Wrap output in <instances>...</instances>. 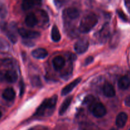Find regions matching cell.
I'll return each mask as SVG.
<instances>
[{"instance_id":"1","label":"cell","mask_w":130,"mask_h":130,"mask_svg":"<svg viewBox=\"0 0 130 130\" xmlns=\"http://www.w3.org/2000/svg\"><path fill=\"white\" fill-rule=\"evenodd\" d=\"M98 18L96 15L90 13L85 15L81 19L79 25V31L82 33H88L91 31L97 24Z\"/></svg>"},{"instance_id":"2","label":"cell","mask_w":130,"mask_h":130,"mask_svg":"<svg viewBox=\"0 0 130 130\" xmlns=\"http://www.w3.org/2000/svg\"><path fill=\"white\" fill-rule=\"evenodd\" d=\"M89 41L86 38H82L77 41L74 44V50L78 54L85 53L88 49Z\"/></svg>"},{"instance_id":"3","label":"cell","mask_w":130,"mask_h":130,"mask_svg":"<svg viewBox=\"0 0 130 130\" xmlns=\"http://www.w3.org/2000/svg\"><path fill=\"white\" fill-rule=\"evenodd\" d=\"M18 32L22 38H25V39H36L40 36V33L39 32L35 31V30H27L24 28L19 29L18 30Z\"/></svg>"},{"instance_id":"4","label":"cell","mask_w":130,"mask_h":130,"mask_svg":"<svg viewBox=\"0 0 130 130\" xmlns=\"http://www.w3.org/2000/svg\"><path fill=\"white\" fill-rule=\"evenodd\" d=\"M106 109L102 103H96L93 106L92 114L96 118H102L106 114Z\"/></svg>"},{"instance_id":"5","label":"cell","mask_w":130,"mask_h":130,"mask_svg":"<svg viewBox=\"0 0 130 130\" xmlns=\"http://www.w3.org/2000/svg\"><path fill=\"white\" fill-rule=\"evenodd\" d=\"M81 81V79L80 77L79 78L76 79L75 80H74L72 82H71V83H69V85H67V86H65L62 90V93H61V95L62 96H66V95H68L69 93H71L79 84L80 83Z\"/></svg>"},{"instance_id":"6","label":"cell","mask_w":130,"mask_h":130,"mask_svg":"<svg viewBox=\"0 0 130 130\" xmlns=\"http://www.w3.org/2000/svg\"><path fill=\"white\" fill-rule=\"evenodd\" d=\"M41 5V0H24L22 3L23 10H29L37 6Z\"/></svg>"},{"instance_id":"7","label":"cell","mask_w":130,"mask_h":130,"mask_svg":"<svg viewBox=\"0 0 130 130\" xmlns=\"http://www.w3.org/2000/svg\"><path fill=\"white\" fill-rule=\"evenodd\" d=\"M128 121V115L125 112H121L117 116L116 119V124L118 128H123Z\"/></svg>"},{"instance_id":"8","label":"cell","mask_w":130,"mask_h":130,"mask_svg":"<svg viewBox=\"0 0 130 130\" xmlns=\"http://www.w3.org/2000/svg\"><path fill=\"white\" fill-rule=\"evenodd\" d=\"M16 29V25L14 23H11L10 24V28L8 30H6V33L8 38L10 40V41L13 43H15L17 41V37L16 34L14 32V30Z\"/></svg>"},{"instance_id":"9","label":"cell","mask_w":130,"mask_h":130,"mask_svg":"<svg viewBox=\"0 0 130 130\" xmlns=\"http://www.w3.org/2000/svg\"><path fill=\"white\" fill-rule=\"evenodd\" d=\"M53 66L56 71H60L65 66L66 60L61 56H57L53 60Z\"/></svg>"},{"instance_id":"10","label":"cell","mask_w":130,"mask_h":130,"mask_svg":"<svg viewBox=\"0 0 130 130\" xmlns=\"http://www.w3.org/2000/svg\"><path fill=\"white\" fill-rule=\"evenodd\" d=\"M103 92L105 96L107 97H113L115 96L116 91L114 90V88L113 87L112 85L111 84L109 83H106L105 85H104L103 87Z\"/></svg>"},{"instance_id":"11","label":"cell","mask_w":130,"mask_h":130,"mask_svg":"<svg viewBox=\"0 0 130 130\" xmlns=\"http://www.w3.org/2000/svg\"><path fill=\"white\" fill-rule=\"evenodd\" d=\"M38 19L33 13H30L26 16L25 19V23L27 26L29 27H33L38 24Z\"/></svg>"},{"instance_id":"12","label":"cell","mask_w":130,"mask_h":130,"mask_svg":"<svg viewBox=\"0 0 130 130\" xmlns=\"http://www.w3.org/2000/svg\"><path fill=\"white\" fill-rule=\"evenodd\" d=\"M32 55L37 59H43L48 56V52L44 48H37L32 52Z\"/></svg>"},{"instance_id":"13","label":"cell","mask_w":130,"mask_h":130,"mask_svg":"<svg viewBox=\"0 0 130 130\" xmlns=\"http://www.w3.org/2000/svg\"><path fill=\"white\" fill-rule=\"evenodd\" d=\"M64 13L69 19L71 20H74L77 19L79 16V11L75 8H69L64 11Z\"/></svg>"},{"instance_id":"14","label":"cell","mask_w":130,"mask_h":130,"mask_svg":"<svg viewBox=\"0 0 130 130\" xmlns=\"http://www.w3.org/2000/svg\"><path fill=\"white\" fill-rule=\"evenodd\" d=\"M72 99H73V96H69L65 99L59 109V115H63L67 111V110L71 105V102H72Z\"/></svg>"},{"instance_id":"15","label":"cell","mask_w":130,"mask_h":130,"mask_svg":"<svg viewBox=\"0 0 130 130\" xmlns=\"http://www.w3.org/2000/svg\"><path fill=\"white\" fill-rule=\"evenodd\" d=\"M18 75L15 71H8L5 74V79L10 83H13L17 81Z\"/></svg>"},{"instance_id":"16","label":"cell","mask_w":130,"mask_h":130,"mask_svg":"<svg viewBox=\"0 0 130 130\" xmlns=\"http://www.w3.org/2000/svg\"><path fill=\"white\" fill-rule=\"evenodd\" d=\"M130 86V79L128 76H123L118 81V87L121 90H126Z\"/></svg>"},{"instance_id":"17","label":"cell","mask_w":130,"mask_h":130,"mask_svg":"<svg viewBox=\"0 0 130 130\" xmlns=\"http://www.w3.org/2000/svg\"><path fill=\"white\" fill-rule=\"evenodd\" d=\"M15 97V92L11 88H8L3 93V98L7 101H11Z\"/></svg>"},{"instance_id":"18","label":"cell","mask_w":130,"mask_h":130,"mask_svg":"<svg viewBox=\"0 0 130 130\" xmlns=\"http://www.w3.org/2000/svg\"><path fill=\"white\" fill-rule=\"evenodd\" d=\"M52 39L54 42H58L61 39V35L60 33L59 29L56 25H54L52 27V32H51Z\"/></svg>"},{"instance_id":"19","label":"cell","mask_w":130,"mask_h":130,"mask_svg":"<svg viewBox=\"0 0 130 130\" xmlns=\"http://www.w3.org/2000/svg\"><path fill=\"white\" fill-rule=\"evenodd\" d=\"M57 100H58L57 95H53L52 97L50 98V99H46V101L47 109L53 110V109L55 108V107Z\"/></svg>"},{"instance_id":"20","label":"cell","mask_w":130,"mask_h":130,"mask_svg":"<svg viewBox=\"0 0 130 130\" xmlns=\"http://www.w3.org/2000/svg\"><path fill=\"white\" fill-rule=\"evenodd\" d=\"M10 49V46L8 43L3 38H0V52L6 53Z\"/></svg>"},{"instance_id":"21","label":"cell","mask_w":130,"mask_h":130,"mask_svg":"<svg viewBox=\"0 0 130 130\" xmlns=\"http://www.w3.org/2000/svg\"><path fill=\"white\" fill-rule=\"evenodd\" d=\"M95 99L93 95H88L83 100V104L88 106H92L95 103Z\"/></svg>"},{"instance_id":"22","label":"cell","mask_w":130,"mask_h":130,"mask_svg":"<svg viewBox=\"0 0 130 130\" xmlns=\"http://www.w3.org/2000/svg\"><path fill=\"white\" fill-rule=\"evenodd\" d=\"M7 13L6 6L3 3L0 1V17L1 19H5L7 15Z\"/></svg>"},{"instance_id":"23","label":"cell","mask_w":130,"mask_h":130,"mask_svg":"<svg viewBox=\"0 0 130 130\" xmlns=\"http://www.w3.org/2000/svg\"><path fill=\"white\" fill-rule=\"evenodd\" d=\"M109 27H108V24H105V25H104V27L102 28L101 30H100V35L101 38H107V36H109Z\"/></svg>"},{"instance_id":"24","label":"cell","mask_w":130,"mask_h":130,"mask_svg":"<svg viewBox=\"0 0 130 130\" xmlns=\"http://www.w3.org/2000/svg\"><path fill=\"white\" fill-rule=\"evenodd\" d=\"M31 83L33 86H36V87H39V86H41V81L40 78L37 76L32 77Z\"/></svg>"},{"instance_id":"25","label":"cell","mask_w":130,"mask_h":130,"mask_svg":"<svg viewBox=\"0 0 130 130\" xmlns=\"http://www.w3.org/2000/svg\"><path fill=\"white\" fill-rule=\"evenodd\" d=\"M13 62L11 59L6 58L1 60V66L5 67H12Z\"/></svg>"},{"instance_id":"26","label":"cell","mask_w":130,"mask_h":130,"mask_svg":"<svg viewBox=\"0 0 130 130\" xmlns=\"http://www.w3.org/2000/svg\"><path fill=\"white\" fill-rule=\"evenodd\" d=\"M67 1V0H54L55 4L57 8H61Z\"/></svg>"},{"instance_id":"27","label":"cell","mask_w":130,"mask_h":130,"mask_svg":"<svg viewBox=\"0 0 130 130\" xmlns=\"http://www.w3.org/2000/svg\"><path fill=\"white\" fill-rule=\"evenodd\" d=\"M118 15L119 16V17L122 19L124 21H127V17L126 16L125 14L122 11H120V10H118Z\"/></svg>"},{"instance_id":"28","label":"cell","mask_w":130,"mask_h":130,"mask_svg":"<svg viewBox=\"0 0 130 130\" xmlns=\"http://www.w3.org/2000/svg\"><path fill=\"white\" fill-rule=\"evenodd\" d=\"M93 62V57H88L87 58H86L84 63V66H88V65L90 64L91 63Z\"/></svg>"},{"instance_id":"29","label":"cell","mask_w":130,"mask_h":130,"mask_svg":"<svg viewBox=\"0 0 130 130\" xmlns=\"http://www.w3.org/2000/svg\"><path fill=\"white\" fill-rule=\"evenodd\" d=\"M7 27V24L5 22H0V29H1L3 31H6V30L8 29Z\"/></svg>"},{"instance_id":"30","label":"cell","mask_w":130,"mask_h":130,"mask_svg":"<svg viewBox=\"0 0 130 130\" xmlns=\"http://www.w3.org/2000/svg\"><path fill=\"white\" fill-rule=\"evenodd\" d=\"M124 104L126 106L129 107H130V95L128 96V97L126 98L125 100H124Z\"/></svg>"},{"instance_id":"31","label":"cell","mask_w":130,"mask_h":130,"mask_svg":"<svg viewBox=\"0 0 130 130\" xmlns=\"http://www.w3.org/2000/svg\"><path fill=\"white\" fill-rule=\"evenodd\" d=\"M20 96L23 95L24 93V83L22 81L21 83H20Z\"/></svg>"},{"instance_id":"32","label":"cell","mask_w":130,"mask_h":130,"mask_svg":"<svg viewBox=\"0 0 130 130\" xmlns=\"http://www.w3.org/2000/svg\"><path fill=\"white\" fill-rule=\"evenodd\" d=\"M4 79H5V75L2 72H0V82H2Z\"/></svg>"},{"instance_id":"33","label":"cell","mask_w":130,"mask_h":130,"mask_svg":"<svg viewBox=\"0 0 130 130\" xmlns=\"http://www.w3.org/2000/svg\"><path fill=\"white\" fill-rule=\"evenodd\" d=\"M110 130H118V129H115V128H112V129H111Z\"/></svg>"},{"instance_id":"34","label":"cell","mask_w":130,"mask_h":130,"mask_svg":"<svg viewBox=\"0 0 130 130\" xmlns=\"http://www.w3.org/2000/svg\"><path fill=\"white\" fill-rule=\"evenodd\" d=\"M1 111H0V118H1Z\"/></svg>"},{"instance_id":"35","label":"cell","mask_w":130,"mask_h":130,"mask_svg":"<svg viewBox=\"0 0 130 130\" xmlns=\"http://www.w3.org/2000/svg\"><path fill=\"white\" fill-rule=\"evenodd\" d=\"M129 130H130V129H129Z\"/></svg>"}]
</instances>
